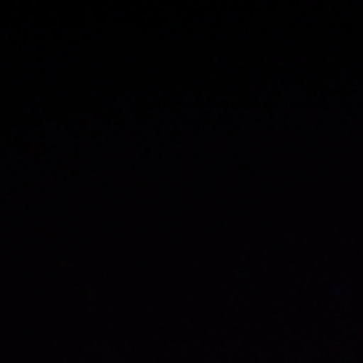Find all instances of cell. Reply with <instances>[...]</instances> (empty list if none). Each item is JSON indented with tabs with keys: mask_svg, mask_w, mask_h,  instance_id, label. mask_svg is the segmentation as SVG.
<instances>
[]
</instances>
